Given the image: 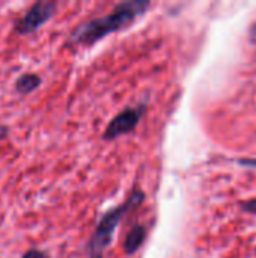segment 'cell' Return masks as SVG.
I'll return each mask as SVG.
<instances>
[{"label":"cell","instance_id":"1","mask_svg":"<svg viewBox=\"0 0 256 258\" xmlns=\"http://www.w3.org/2000/svg\"><path fill=\"white\" fill-rule=\"evenodd\" d=\"M149 6L151 3L146 0H133V2L119 3L110 14L80 24L69 35L68 44L86 45V47L94 45L95 42L106 38L107 35L128 27L131 23H134L139 17L143 15L149 9Z\"/></svg>","mask_w":256,"mask_h":258},{"label":"cell","instance_id":"2","mask_svg":"<svg viewBox=\"0 0 256 258\" xmlns=\"http://www.w3.org/2000/svg\"><path fill=\"white\" fill-rule=\"evenodd\" d=\"M145 201V194L139 189L133 190V194L128 197V200L118 206L116 209H112L110 212H107L104 215V218L100 221V224L97 225L91 242H89V251L91 255H103V251L109 248V245L113 240V236L121 224V221L124 219V216H127L131 210H134L136 207H139L142 203Z\"/></svg>","mask_w":256,"mask_h":258},{"label":"cell","instance_id":"3","mask_svg":"<svg viewBox=\"0 0 256 258\" xmlns=\"http://www.w3.org/2000/svg\"><path fill=\"white\" fill-rule=\"evenodd\" d=\"M57 5L53 2H38L17 21L15 32L18 35H30L45 24L56 12Z\"/></svg>","mask_w":256,"mask_h":258},{"label":"cell","instance_id":"4","mask_svg":"<svg viewBox=\"0 0 256 258\" xmlns=\"http://www.w3.org/2000/svg\"><path fill=\"white\" fill-rule=\"evenodd\" d=\"M143 113H145V104L125 109L124 112H121L110 121V124L107 125V128L104 132V139L113 141L119 136L128 135L130 132H133L137 127Z\"/></svg>","mask_w":256,"mask_h":258},{"label":"cell","instance_id":"5","mask_svg":"<svg viewBox=\"0 0 256 258\" xmlns=\"http://www.w3.org/2000/svg\"><path fill=\"white\" fill-rule=\"evenodd\" d=\"M145 239H146V228H145L143 225H140V224L134 225V227L130 230V233L127 234V237H125V242H124V252H125L127 255L136 254V252L140 249V246L143 245Z\"/></svg>","mask_w":256,"mask_h":258},{"label":"cell","instance_id":"6","mask_svg":"<svg viewBox=\"0 0 256 258\" xmlns=\"http://www.w3.org/2000/svg\"><path fill=\"white\" fill-rule=\"evenodd\" d=\"M41 82H42V79L38 74H35V73H26V74H21L17 79L15 89H17L18 94L26 95V94H30L35 89H38L39 85H41Z\"/></svg>","mask_w":256,"mask_h":258},{"label":"cell","instance_id":"7","mask_svg":"<svg viewBox=\"0 0 256 258\" xmlns=\"http://www.w3.org/2000/svg\"><path fill=\"white\" fill-rule=\"evenodd\" d=\"M241 209L247 213H252V215H256V198L253 200H249V201H243L241 204Z\"/></svg>","mask_w":256,"mask_h":258},{"label":"cell","instance_id":"8","mask_svg":"<svg viewBox=\"0 0 256 258\" xmlns=\"http://www.w3.org/2000/svg\"><path fill=\"white\" fill-rule=\"evenodd\" d=\"M23 258H50L45 252H42V251H38V249H30V251H27Z\"/></svg>","mask_w":256,"mask_h":258},{"label":"cell","instance_id":"9","mask_svg":"<svg viewBox=\"0 0 256 258\" xmlns=\"http://www.w3.org/2000/svg\"><path fill=\"white\" fill-rule=\"evenodd\" d=\"M238 165L241 166H247V168H255L256 169V159H240Z\"/></svg>","mask_w":256,"mask_h":258},{"label":"cell","instance_id":"10","mask_svg":"<svg viewBox=\"0 0 256 258\" xmlns=\"http://www.w3.org/2000/svg\"><path fill=\"white\" fill-rule=\"evenodd\" d=\"M249 38L252 42H256V23L250 27V32H249Z\"/></svg>","mask_w":256,"mask_h":258},{"label":"cell","instance_id":"11","mask_svg":"<svg viewBox=\"0 0 256 258\" xmlns=\"http://www.w3.org/2000/svg\"><path fill=\"white\" fill-rule=\"evenodd\" d=\"M91 258H103V255H91Z\"/></svg>","mask_w":256,"mask_h":258}]
</instances>
